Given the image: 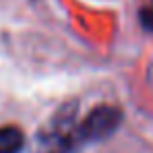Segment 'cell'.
Masks as SVG:
<instances>
[{
    "mask_svg": "<svg viewBox=\"0 0 153 153\" xmlns=\"http://www.w3.org/2000/svg\"><path fill=\"white\" fill-rule=\"evenodd\" d=\"M120 122H122V111L118 107L100 104L78 124L76 135L80 142H100V140H107L109 135H113Z\"/></svg>",
    "mask_w": 153,
    "mask_h": 153,
    "instance_id": "obj_1",
    "label": "cell"
},
{
    "mask_svg": "<svg viewBox=\"0 0 153 153\" xmlns=\"http://www.w3.org/2000/svg\"><path fill=\"white\" fill-rule=\"evenodd\" d=\"M25 149V133L13 124L0 126V153H20Z\"/></svg>",
    "mask_w": 153,
    "mask_h": 153,
    "instance_id": "obj_2",
    "label": "cell"
},
{
    "mask_svg": "<svg viewBox=\"0 0 153 153\" xmlns=\"http://www.w3.org/2000/svg\"><path fill=\"white\" fill-rule=\"evenodd\" d=\"M140 22H142V27H144L146 31H153V0H149V2L142 7Z\"/></svg>",
    "mask_w": 153,
    "mask_h": 153,
    "instance_id": "obj_3",
    "label": "cell"
}]
</instances>
